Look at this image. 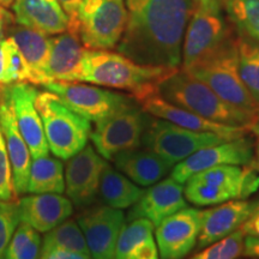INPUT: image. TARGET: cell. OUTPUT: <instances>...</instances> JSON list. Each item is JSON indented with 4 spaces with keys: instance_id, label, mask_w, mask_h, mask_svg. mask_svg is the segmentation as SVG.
Instances as JSON below:
<instances>
[{
    "instance_id": "1",
    "label": "cell",
    "mask_w": 259,
    "mask_h": 259,
    "mask_svg": "<svg viewBox=\"0 0 259 259\" xmlns=\"http://www.w3.org/2000/svg\"><path fill=\"white\" fill-rule=\"evenodd\" d=\"M127 21L118 52L136 63L179 67L192 0H125Z\"/></svg>"
},
{
    "instance_id": "2",
    "label": "cell",
    "mask_w": 259,
    "mask_h": 259,
    "mask_svg": "<svg viewBox=\"0 0 259 259\" xmlns=\"http://www.w3.org/2000/svg\"><path fill=\"white\" fill-rule=\"evenodd\" d=\"M179 67L142 65L119 52L85 48L80 65L79 82L120 89L138 101L158 92V87Z\"/></svg>"
},
{
    "instance_id": "3",
    "label": "cell",
    "mask_w": 259,
    "mask_h": 259,
    "mask_svg": "<svg viewBox=\"0 0 259 259\" xmlns=\"http://www.w3.org/2000/svg\"><path fill=\"white\" fill-rule=\"evenodd\" d=\"M158 93L173 105L220 124L252 128L257 121L258 113L232 106L184 70L179 69L164 79L158 87Z\"/></svg>"
},
{
    "instance_id": "4",
    "label": "cell",
    "mask_w": 259,
    "mask_h": 259,
    "mask_svg": "<svg viewBox=\"0 0 259 259\" xmlns=\"http://www.w3.org/2000/svg\"><path fill=\"white\" fill-rule=\"evenodd\" d=\"M35 106L44 125L50 151L60 160L67 161L88 144L92 121L77 114L56 94L38 92Z\"/></svg>"
},
{
    "instance_id": "5",
    "label": "cell",
    "mask_w": 259,
    "mask_h": 259,
    "mask_svg": "<svg viewBox=\"0 0 259 259\" xmlns=\"http://www.w3.org/2000/svg\"><path fill=\"white\" fill-rule=\"evenodd\" d=\"M186 71L205 83L232 106L258 113L259 106L242 82L238 67L235 37L231 35L219 48Z\"/></svg>"
},
{
    "instance_id": "6",
    "label": "cell",
    "mask_w": 259,
    "mask_h": 259,
    "mask_svg": "<svg viewBox=\"0 0 259 259\" xmlns=\"http://www.w3.org/2000/svg\"><path fill=\"white\" fill-rule=\"evenodd\" d=\"M231 139L213 132L193 131L160 118H149L142 137V147L153 151L171 166H176L200 150Z\"/></svg>"
},
{
    "instance_id": "7",
    "label": "cell",
    "mask_w": 259,
    "mask_h": 259,
    "mask_svg": "<svg viewBox=\"0 0 259 259\" xmlns=\"http://www.w3.org/2000/svg\"><path fill=\"white\" fill-rule=\"evenodd\" d=\"M78 35L88 50H113L125 31V0H83L77 15Z\"/></svg>"
},
{
    "instance_id": "8",
    "label": "cell",
    "mask_w": 259,
    "mask_h": 259,
    "mask_svg": "<svg viewBox=\"0 0 259 259\" xmlns=\"http://www.w3.org/2000/svg\"><path fill=\"white\" fill-rule=\"evenodd\" d=\"M149 121L147 113L135 105L95 122L92 130L94 148L107 161L116 154L142 148V137Z\"/></svg>"
},
{
    "instance_id": "9",
    "label": "cell",
    "mask_w": 259,
    "mask_h": 259,
    "mask_svg": "<svg viewBox=\"0 0 259 259\" xmlns=\"http://www.w3.org/2000/svg\"><path fill=\"white\" fill-rule=\"evenodd\" d=\"M231 35L233 32L231 28L227 27L221 11L209 9L192 0V10L181 51V70L191 69L221 46Z\"/></svg>"
},
{
    "instance_id": "10",
    "label": "cell",
    "mask_w": 259,
    "mask_h": 259,
    "mask_svg": "<svg viewBox=\"0 0 259 259\" xmlns=\"http://www.w3.org/2000/svg\"><path fill=\"white\" fill-rule=\"evenodd\" d=\"M77 114L97 122L135 105L131 96L78 82H51L44 85Z\"/></svg>"
},
{
    "instance_id": "11",
    "label": "cell",
    "mask_w": 259,
    "mask_h": 259,
    "mask_svg": "<svg viewBox=\"0 0 259 259\" xmlns=\"http://www.w3.org/2000/svg\"><path fill=\"white\" fill-rule=\"evenodd\" d=\"M253 162V141L247 136L210 145L190 155L171 168L170 178L185 184L191 177L211 167L233 164L246 166Z\"/></svg>"
},
{
    "instance_id": "12",
    "label": "cell",
    "mask_w": 259,
    "mask_h": 259,
    "mask_svg": "<svg viewBox=\"0 0 259 259\" xmlns=\"http://www.w3.org/2000/svg\"><path fill=\"white\" fill-rule=\"evenodd\" d=\"M203 210L184 208L155 227L160 259H184L196 247Z\"/></svg>"
},
{
    "instance_id": "13",
    "label": "cell",
    "mask_w": 259,
    "mask_h": 259,
    "mask_svg": "<svg viewBox=\"0 0 259 259\" xmlns=\"http://www.w3.org/2000/svg\"><path fill=\"white\" fill-rule=\"evenodd\" d=\"M107 163L95 148L88 144L67 160L64 169L65 192L73 205L88 206L95 202Z\"/></svg>"
},
{
    "instance_id": "14",
    "label": "cell",
    "mask_w": 259,
    "mask_h": 259,
    "mask_svg": "<svg viewBox=\"0 0 259 259\" xmlns=\"http://www.w3.org/2000/svg\"><path fill=\"white\" fill-rule=\"evenodd\" d=\"M125 221L122 210L108 205L93 206L77 218L93 259H114L116 241Z\"/></svg>"
},
{
    "instance_id": "15",
    "label": "cell",
    "mask_w": 259,
    "mask_h": 259,
    "mask_svg": "<svg viewBox=\"0 0 259 259\" xmlns=\"http://www.w3.org/2000/svg\"><path fill=\"white\" fill-rule=\"evenodd\" d=\"M16 122L22 137L24 138L31 157L36 158L50 154L44 125L38 114L35 100L38 90L32 84L19 82L6 85Z\"/></svg>"
},
{
    "instance_id": "16",
    "label": "cell",
    "mask_w": 259,
    "mask_h": 259,
    "mask_svg": "<svg viewBox=\"0 0 259 259\" xmlns=\"http://www.w3.org/2000/svg\"><path fill=\"white\" fill-rule=\"evenodd\" d=\"M136 102L139 103L142 111L147 114L170 121L178 126H181V127L193 130V131L213 132V134L223 136L228 139L245 137L251 132V128L248 127L220 124V122L202 118V116L194 114L187 109H184L167 101L158 92L150 94V95L145 96Z\"/></svg>"
},
{
    "instance_id": "17",
    "label": "cell",
    "mask_w": 259,
    "mask_h": 259,
    "mask_svg": "<svg viewBox=\"0 0 259 259\" xmlns=\"http://www.w3.org/2000/svg\"><path fill=\"white\" fill-rule=\"evenodd\" d=\"M186 206L183 184L168 178L144 190L141 198L131 206L126 219L127 221L147 219L154 227H157L168 216Z\"/></svg>"
},
{
    "instance_id": "18",
    "label": "cell",
    "mask_w": 259,
    "mask_h": 259,
    "mask_svg": "<svg viewBox=\"0 0 259 259\" xmlns=\"http://www.w3.org/2000/svg\"><path fill=\"white\" fill-rule=\"evenodd\" d=\"M0 128L4 136L6 150L11 162L16 194L22 196L27 193L29 169L32 157L18 130L6 85H2L0 93Z\"/></svg>"
},
{
    "instance_id": "19",
    "label": "cell",
    "mask_w": 259,
    "mask_h": 259,
    "mask_svg": "<svg viewBox=\"0 0 259 259\" xmlns=\"http://www.w3.org/2000/svg\"><path fill=\"white\" fill-rule=\"evenodd\" d=\"M259 204V200L233 199L218 204L211 209L203 210L202 228L197 241V247L203 250L206 246L221 240L238 231L251 216Z\"/></svg>"
},
{
    "instance_id": "20",
    "label": "cell",
    "mask_w": 259,
    "mask_h": 259,
    "mask_svg": "<svg viewBox=\"0 0 259 259\" xmlns=\"http://www.w3.org/2000/svg\"><path fill=\"white\" fill-rule=\"evenodd\" d=\"M21 222L38 233H47L72 215L73 204L59 193L23 196L18 200Z\"/></svg>"
},
{
    "instance_id": "21",
    "label": "cell",
    "mask_w": 259,
    "mask_h": 259,
    "mask_svg": "<svg viewBox=\"0 0 259 259\" xmlns=\"http://www.w3.org/2000/svg\"><path fill=\"white\" fill-rule=\"evenodd\" d=\"M50 57L46 66L48 83L79 82L80 65L85 51L79 35L65 31L50 37Z\"/></svg>"
},
{
    "instance_id": "22",
    "label": "cell",
    "mask_w": 259,
    "mask_h": 259,
    "mask_svg": "<svg viewBox=\"0 0 259 259\" xmlns=\"http://www.w3.org/2000/svg\"><path fill=\"white\" fill-rule=\"evenodd\" d=\"M15 21L46 35H59L69 29V17L57 0H15Z\"/></svg>"
},
{
    "instance_id": "23",
    "label": "cell",
    "mask_w": 259,
    "mask_h": 259,
    "mask_svg": "<svg viewBox=\"0 0 259 259\" xmlns=\"http://www.w3.org/2000/svg\"><path fill=\"white\" fill-rule=\"evenodd\" d=\"M115 169L139 186L149 187L163 179L173 166L148 149H134L113 157Z\"/></svg>"
},
{
    "instance_id": "24",
    "label": "cell",
    "mask_w": 259,
    "mask_h": 259,
    "mask_svg": "<svg viewBox=\"0 0 259 259\" xmlns=\"http://www.w3.org/2000/svg\"><path fill=\"white\" fill-rule=\"evenodd\" d=\"M10 31V37L17 45L28 64L30 71L29 83L32 85H46L48 83L46 66L51 48L48 35L19 24L12 27Z\"/></svg>"
},
{
    "instance_id": "25",
    "label": "cell",
    "mask_w": 259,
    "mask_h": 259,
    "mask_svg": "<svg viewBox=\"0 0 259 259\" xmlns=\"http://www.w3.org/2000/svg\"><path fill=\"white\" fill-rule=\"evenodd\" d=\"M114 259H160L155 227L147 219H136L122 226Z\"/></svg>"
},
{
    "instance_id": "26",
    "label": "cell",
    "mask_w": 259,
    "mask_h": 259,
    "mask_svg": "<svg viewBox=\"0 0 259 259\" xmlns=\"http://www.w3.org/2000/svg\"><path fill=\"white\" fill-rule=\"evenodd\" d=\"M143 192L137 184L107 163L99 187V196L105 205L120 210L131 208Z\"/></svg>"
},
{
    "instance_id": "27",
    "label": "cell",
    "mask_w": 259,
    "mask_h": 259,
    "mask_svg": "<svg viewBox=\"0 0 259 259\" xmlns=\"http://www.w3.org/2000/svg\"><path fill=\"white\" fill-rule=\"evenodd\" d=\"M65 174L60 158L41 156L32 158L29 169L27 193H64Z\"/></svg>"
},
{
    "instance_id": "28",
    "label": "cell",
    "mask_w": 259,
    "mask_h": 259,
    "mask_svg": "<svg viewBox=\"0 0 259 259\" xmlns=\"http://www.w3.org/2000/svg\"><path fill=\"white\" fill-rule=\"evenodd\" d=\"M54 248H63L90 255L82 229L74 220H66L46 233L41 244V255Z\"/></svg>"
},
{
    "instance_id": "29",
    "label": "cell",
    "mask_w": 259,
    "mask_h": 259,
    "mask_svg": "<svg viewBox=\"0 0 259 259\" xmlns=\"http://www.w3.org/2000/svg\"><path fill=\"white\" fill-rule=\"evenodd\" d=\"M225 9L239 36L259 44V0H226Z\"/></svg>"
},
{
    "instance_id": "30",
    "label": "cell",
    "mask_w": 259,
    "mask_h": 259,
    "mask_svg": "<svg viewBox=\"0 0 259 259\" xmlns=\"http://www.w3.org/2000/svg\"><path fill=\"white\" fill-rule=\"evenodd\" d=\"M239 73L248 93L259 106V44L242 36L235 37Z\"/></svg>"
},
{
    "instance_id": "31",
    "label": "cell",
    "mask_w": 259,
    "mask_h": 259,
    "mask_svg": "<svg viewBox=\"0 0 259 259\" xmlns=\"http://www.w3.org/2000/svg\"><path fill=\"white\" fill-rule=\"evenodd\" d=\"M40 233L21 222L16 229L2 259H38L41 255Z\"/></svg>"
},
{
    "instance_id": "32",
    "label": "cell",
    "mask_w": 259,
    "mask_h": 259,
    "mask_svg": "<svg viewBox=\"0 0 259 259\" xmlns=\"http://www.w3.org/2000/svg\"><path fill=\"white\" fill-rule=\"evenodd\" d=\"M245 234L240 228L231 235L204 247L190 259H238L244 252Z\"/></svg>"
},
{
    "instance_id": "33",
    "label": "cell",
    "mask_w": 259,
    "mask_h": 259,
    "mask_svg": "<svg viewBox=\"0 0 259 259\" xmlns=\"http://www.w3.org/2000/svg\"><path fill=\"white\" fill-rule=\"evenodd\" d=\"M3 45H4L5 51L6 74H8L9 83L29 82L30 80V71H29L24 57L18 50L17 45L11 37L5 38L3 41Z\"/></svg>"
},
{
    "instance_id": "34",
    "label": "cell",
    "mask_w": 259,
    "mask_h": 259,
    "mask_svg": "<svg viewBox=\"0 0 259 259\" xmlns=\"http://www.w3.org/2000/svg\"><path fill=\"white\" fill-rule=\"evenodd\" d=\"M19 223L21 218L18 202L0 200V259L3 258V254Z\"/></svg>"
},
{
    "instance_id": "35",
    "label": "cell",
    "mask_w": 259,
    "mask_h": 259,
    "mask_svg": "<svg viewBox=\"0 0 259 259\" xmlns=\"http://www.w3.org/2000/svg\"><path fill=\"white\" fill-rule=\"evenodd\" d=\"M17 194L14 185V174H12L11 162H10L8 150L0 128V200L16 202Z\"/></svg>"
},
{
    "instance_id": "36",
    "label": "cell",
    "mask_w": 259,
    "mask_h": 259,
    "mask_svg": "<svg viewBox=\"0 0 259 259\" xmlns=\"http://www.w3.org/2000/svg\"><path fill=\"white\" fill-rule=\"evenodd\" d=\"M65 14L69 17V29L67 31L78 34V21H77V15H78V9L83 0H57Z\"/></svg>"
},
{
    "instance_id": "37",
    "label": "cell",
    "mask_w": 259,
    "mask_h": 259,
    "mask_svg": "<svg viewBox=\"0 0 259 259\" xmlns=\"http://www.w3.org/2000/svg\"><path fill=\"white\" fill-rule=\"evenodd\" d=\"M46 259H93L92 255H87L79 252L63 250V248H54L46 254H42Z\"/></svg>"
},
{
    "instance_id": "38",
    "label": "cell",
    "mask_w": 259,
    "mask_h": 259,
    "mask_svg": "<svg viewBox=\"0 0 259 259\" xmlns=\"http://www.w3.org/2000/svg\"><path fill=\"white\" fill-rule=\"evenodd\" d=\"M240 229L244 232L245 235H253L259 236V209L258 206L254 209V211L251 213V216L242 223Z\"/></svg>"
},
{
    "instance_id": "39",
    "label": "cell",
    "mask_w": 259,
    "mask_h": 259,
    "mask_svg": "<svg viewBox=\"0 0 259 259\" xmlns=\"http://www.w3.org/2000/svg\"><path fill=\"white\" fill-rule=\"evenodd\" d=\"M242 255L248 258L259 259V236L245 235Z\"/></svg>"
},
{
    "instance_id": "40",
    "label": "cell",
    "mask_w": 259,
    "mask_h": 259,
    "mask_svg": "<svg viewBox=\"0 0 259 259\" xmlns=\"http://www.w3.org/2000/svg\"><path fill=\"white\" fill-rule=\"evenodd\" d=\"M9 79L6 74V64H5V51L3 42L0 44V85H8Z\"/></svg>"
},
{
    "instance_id": "41",
    "label": "cell",
    "mask_w": 259,
    "mask_h": 259,
    "mask_svg": "<svg viewBox=\"0 0 259 259\" xmlns=\"http://www.w3.org/2000/svg\"><path fill=\"white\" fill-rule=\"evenodd\" d=\"M194 3H198V4L206 6V8L212 9V10H219L221 11L223 6H225L226 0H193Z\"/></svg>"
},
{
    "instance_id": "42",
    "label": "cell",
    "mask_w": 259,
    "mask_h": 259,
    "mask_svg": "<svg viewBox=\"0 0 259 259\" xmlns=\"http://www.w3.org/2000/svg\"><path fill=\"white\" fill-rule=\"evenodd\" d=\"M14 22V16L0 5V29H5Z\"/></svg>"
},
{
    "instance_id": "43",
    "label": "cell",
    "mask_w": 259,
    "mask_h": 259,
    "mask_svg": "<svg viewBox=\"0 0 259 259\" xmlns=\"http://www.w3.org/2000/svg\"><path fill=\"white\" fill-rule=\"evenodd\" d=\"M251 132H253L254 135H257L259 137V112H258V116H257V121H255V124L252 126Z\"/></svg>"
},
{
    "instance_id": "44",
    "label": "cell",
    "mask_w": 259,
    "mask_h": 259,
    "mask_svg": "<svg viewBox=\"0 0 259 259\" xmlns=\"http://www.w3.org/2000/svg\"><path fill=\"white\" fill-rule=\"evenodd\" d=\"M15 0H0V5L3 6V8L8 9V8H11L12 4H14Z\"/></svg>"
},
{
    "instance_id": "45",
    "label": "cell",
    "mask_w": 259,
    "mask_h": 259,
    "mask_svg": "<svg viewBox=\"0 0 259 259\" xmlns=\"http://www.w3.org/2000/svg\"><path fill=\"white\" fill-rule=\"evenodd\" d=\"M255 156H257V161H253L255 164H259V139H258V143H257V147H255Z\"/></svg>"
},
{
    "instance_id": "46",
    "label": "cell",
    "mask_w": 259,
    "mask_h": 259,
    "mask_svg": "<svg viewBox=\"0 0 259 259\" xmlns=\"http://www.w3.org/2000/svg\"><path fill=\"white\" fill-rule=\"evenodd\" d=\"M4 29H0V44H2L3 41H4Z\"/></svg>"
},
{
    "instance_id": "47",
    "label": "cell",
    "mask_w": 259,
    "mask_h": 259,
    "mask_svg": "<svg viewBox=\"0 0 259 259\" xmlns=\"http://www.w3.org/2000/svg\"><path fill=\"white\" fill-rule=\"evenodd\" d=\"M252 164H253V166H254L255 168H257V169H258V171H259V164H255V163H254V162H252Z\"/></svg>"
},
{
    "instance_id": "48",
    "label": "cell",
    "mask_w": 259,
    "mask_h": 259,
    "mask_svg": "<svg viewBox=\"0 0 259 259\" xmlns=\"http://www.w3.org/2000/svg\"><path fill=\"white\" fill-rule=\"evenodd\" d=\"M38 259H46V258H45V257H42V255H40V258H38Z\"/></svg>"
},
{
    "instance_id": "49",
    "label": "cell",
    "mask_w": 259,
    "mask_h": 259,
    "mask_svg": "<svg viewBox=\"0 0 259 259\" xmlns=\"http://www.w3.org/2000/svg\"><path fill=\"white\" fill-rule=\"evenodd\" d=\"M0 93H2V85H0Z\"/></svg>"
},
{
    "instance_id": "50",
    "label": "cell",
    "mask_w": 259,
    "mask_h": 259,
    "mask_svg": "<svg viewBox=\"0 0 259 259\" xmlns=\"http://www.w3.org/2000/svg\"><path fill=\"white\" fill-rule=\"evenodd\" d=\"M258 209H259V204H258Z\"/></svg>"
}]
</instances>
